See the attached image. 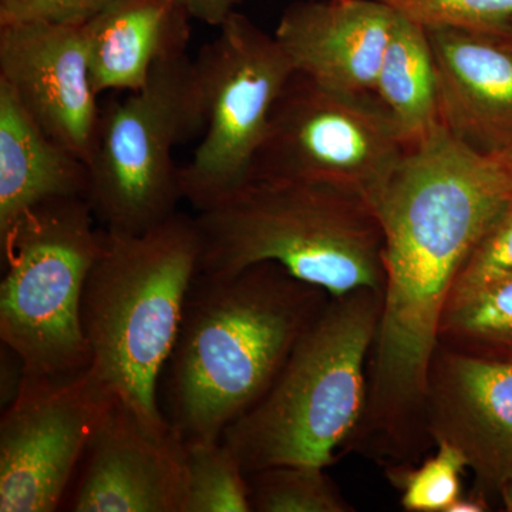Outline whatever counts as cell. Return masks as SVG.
I'll return each instance as SVG.
<instances>
[{
    "instance_id": "cell-1",
    "label": "cell",
    "mask_w": 512,
    "mask_h": 512,
    "mask_svg": "<svg viewBox=\"0 0 512 512\" xmlns=\"http://www.w3.org/2000/svg\"><path fill=\"white\" fill-rule=\"evenodd\" d=\"M511 198V151L478 153L440 124L407 148L376 201L384 286L359 433L380 450L406 453L427 433V379L448 296Z\"/></svg>"
},
{
    "instance_id": "cell-2",
    "label": "cell",
    "mask_w": 512,
    "mask_h": 512,
    "mask_svg": "<svg viewBox=\"0 0 512 512\" xmlns=\"http://www.w3.org/2000/svg\"><path fill=\"white\" fill-rule=\"evenodd\" d=\"M329 299L274 262L198 272L158 387L168 424L185 443L221 440L271 389Z\"/></svg>"
},
{
    "instance_id": "cell-3",
    "label": "cell",
    "mask_w": 512,
    "mask_h": 512,
    "mask_svg": "<svg viewBox=\"0 0 512 512\" xmlns=\"http://www.w3.org/2000/svg\"><path fill=\"white\" fill-rule=\"evenodd\" d=\"M202 274L274 262L330 298L383 292L384 237L375 207L333 185L254 178L194 217Z\"/></svg>"
},
{
    "instance_id": "cell-4",
    "label": "cell",
    "mask_w": 512,
    "mask_h": 512,
    "mask_svg": "<svg viewBox=\"0 0 512 512\" xmlns=\"http://www.w3.org/2000/svg\"><path fill=\"white\" fill-rule=\"evenodd\" d=\"M197 224L177 214L143 234L103 228L100 254L82 299L90 369L121 403L154 430L170 429L158 387L200 271Z\"/></svg>"
},
{
    "instance_id": "cell-5",
    "label": "cell",
    "mask_w": 512,
    "mask_h": 512,
    "mask_svg": "<svg viewBox=\"0 0 512 512\" xmlns=\"http://www.w3.org/2000/svg\"><path fill=\"white\" fill-rule=\"evenodd\" d=\"M380 313L382 293L373 289L329 299L271 389L222 434L245 473L335 463L365 417Z\"/></svg>"
},
{
    "instance_id": "cell-6",
    "label": "cell",
    "mask_w": 512,
    "mask_h": 512,
    "mask_svg": "<svg viewBox=\"0 0 512 512\" xmlns=\"http://www.w3.org/2000/svg\"><path fill=\"white\" fill-rule=\"evenodd\" d=\"M94 220L87 198H57L0 232V340L18 353L25 375L73 376L92 363L82 299L103 244Z\"/></svg>"
},
{
    "instance_id": "cell-7",
    "label": "cell",
    "mask_w": 512,
    "mask_h": 512,
    "mask_svg": "<svg viewBox=\"0 0 512 512\" xmlns=\"http://www.w3.org/2000/svg\"><path fill=\"white\" fill-rule=\"evenodd\" d=\"M194 60L165 57L143 89L101 110L89 170L96 220L116 234H143L184 200L174 148L204 131Z\"/></svg>"
},
{
    "instance_id": "cell-8",
    "label": "cell",
    "mask_w": 512,
    "mask_h": 512,
    "mask_svg": "<svg viewBox=\"0 0 512 512\" xmlns=\"http://www.w3.org/2000/svg\"><path fill=\"white\" fill-rule=\"evenodd\" d=\"M194 67L205 124L180 181L184 200L202 211L248 183L276 100L295 67L275 35L238 10L218 26Z\"/></svg>"
},
{
    "instance_id": "cell-9",
    "label": "cell",
    "mask_w": 512,
    "mask_h": 512,
    "mask_svg": "<svg viewBox=\"0 0 512 512\" xmlns=\"http://www.w3.org/2000/svg\"><path fill=\"white\" fill-rule=\"evenodd\" d=\"M406 153L375 94L335 92L295 72L276 100L249 180L316 181L375 207Z\"/></svg>"
},
{
    "instance_id": "cell-10",
    "label": "cell",
    "mask_w": 512,
    "mask_h": 512,
    "mask_svg": "<svg viewBox=\"0 0 512 512\" xmlns=\"http://www.w3.org/2000/svg\"><path fill=\"white\" fill-rule=\"evenodd\" d=\"M116 397L92 369L25 375L0 420V512H53Z\"/></svg>"
},
{
    "instance_id": "cell-11",
    "label": "cell",
    "mask_w": 512,
    "mask_h": 512,
    "mask_svg": "<svg viewBox=\"0 0 512 512\" xmlns=\"http://www.w3.org/2000/svg\"><path fill=\"white\" fill-rule=\"evenodd\" d=\"M0 82L46 134L87 164L101 110L84 25L0 26Z\"/></svg>"
},
{
    "instance_id": "cell-12",
    "label": "cell",
    "mask_w": 512,
    "mask_h": 512,
    "mask_svg": "<svg viewBox=\"0 0 512 512\" xmlns=\"http://www.w3.org/2000/svg\"><path fill=\"white\" fill-rule=\"evenodd\" d=\"M84 458L67 510L184 512L187 444L173 427L151 429L116 400Z\"/></svg>"
},
{
    "instance_id": "cell-13",
    "label": "cell",
    "mask_w": 512,
    "mask_h": 512,
    "mask_svg": "<svg viewBox=\"0 0 512 512\" xmlns=\"http://www.w3.org/2000/svg\"><path fill=\"white\" fill-rule=\"evenodd\" d=\"M426 427L434 443L463 454L478 490L500 493L512 477V360L439 346L427 379Z\"/></svg>"
},
{
    "instance_id": "cell-14",
    "label": "cell",
    "mask_w": 512,
    "mask_h": 512,
    "mask_svg": "<svg viewBox=\"0 0 512 512\" xmlns=\"http://www.w3.org/2000/svg\"><path fill=\"white\" fill-rule=\"evenodd\" d=\"M397 15L379 0H323L289 6L275 37L295 72L346 94H373Z\"/></svg>"
},
{
    "instance_id": "cell-15",
    "label": "cell",
    "mask_w": 512,
    "mask_h": 512,
    "mask_svg": "<svg viewBox=\"0 0 512 512\" xmlns=\"http://www.w3.org/2000/svg\"><path fill=\"white\" fill-rule=\"evenodd\" d=\"M439 119L464 146L491 154L512 146V43L467 30H427Z\"/></svg>"
},
{
    "instance_id": "cell-16",
    "label": "cell",
    "mask_w": 512,
    "mask_h": 512,
    "mask_svg": "<svg viewBox=\"0 0 512 512\" xmlns=\"http://www.w3.org/2000/svg\"><path fill=\"white\" fill-rule=\"evenodd\" d=\"M190 15L178 0H114L84 25L96 93L136 92L157 63L187 52Z\"/></svg>"
},
{
    "instance_id": "cell-17",
    "label": "cell",
    "mask_w": 512,
    "mask_h": 512,
    "mask_svg": "<svg viewBox=\"0 0 512 512\" xmlns=\"http://www.w3.org/2000/svg\"><path fill=\"white\" fill-rule=\"evenodd\" d=\"M87 195V164L46 134L0 82V232L43 202Z\"/></svg>"
},
{
    "instance_id": "cell-18",
    "label": "cell",
    "mask_w": 512,
    "mask_h": 512,
    "mask_svg": "<svg viewBox=\"0 0 512 512\" xmlns=\"http://www.w3.org/2000/svg\"><path fill=\"white\" fill-rule=\"evenodd\" d=\"M373 94L392 116L407 148L440 126L436 70L426 29L397 15Z\"/></svg>"
},
{
    "instance_id": "cell-19",
    "label": "cell",
    "mask_w": 512,
    "mask_h": 512,
    "mask_svg": "<svg viewBox=\"0 0 512 512\" xmlns=\"http://www.w3.org/2000/svg\"><path fill=\"white\" fill-rule=\"evenodd\" d=\"M439 346L512 360V276L450 299L440 320Z\"/></svg>"
},
{
    "instance_id": "cell-20",
    "label": "cell",
    "mask_w": 512,
    "mask_h": 512,
    "mask_svg": "<svg viewBox=\"0 0 512 512\" xmlns=\"http://www.w3.org/2000/svg\"><path fill=\"white\" fill-rule=\"evenodd\" d=\"M185 444L184 512H252L248 474L231 448L222 440Z\"/></svg>"
},
{
    "instance_id": "cell-21",
    "label": "cell",
    "mask_w": 512,
    "mask_h": 512,
    "mask_svg": "<svg viewBox=\"0 0 512 512\" xmlns=\"http://www.w3.org/2000/svg\"><path fill=\"white\" fill-rule=\"evenodd\" d=\"M252 512L353 511L325 468L288 464L248 474Z\"/></svg>"
},
{
    "instance_id": "cell-22",
    "label": "cell",
    "mask_w": 512,
    "mask_h": 512,
    "mask_svg": "<svg viewBox=\"0 0 512 512\" xmlns=\"http://www.w3.org/2000/svg\"><path fill=\"white\" fill-rule=\"evenodd\" d=\"M437 451L421 466L394 467L390 471L393 484L402 490V507L409 512H447L463 494L467 461L453 444L436 441Z\"/></svg>"
},
{
    "instance_id": "cell-23",
    "label": "cell",
    "mask_w": 512,
    "mask_h": 512,
    "mask_svg": "<svg viewBox=\"0 0 512 512\" xmlns=\"http://www.w3.org/2000/svg\"><path fill=\"white\" fill-rule=\"evenodd\" d=\"M426 30L454 29L504 36L512 25V0H379Z\"/></svg>"
},
{
    "instance_id": "cell-24",
    "label": "cell",
    "mask_w": 512,
    "mask_h": 512,
    "mask_svg": "<svg viewBox=\"0 0 512 512\" xmlns=\"http://www.w3.org/2000/svg\"><path fill=\"white\" fill-rule=\"evenodd\" d=\"M508 276H512V198L491 222L461 266L448 301L476 292Z\"/></svg>"
},
{
    "instance_id": "cell-25",
    "label": "cell",
    "mask_w": 512,
    "mask_h": 512,
    "mask_svg": "<svg viewBox=\"0 0 512 512\" xmlns=\"http://www.w3.org/2000/svg\"><path fill=\"white\" fill-rule=\"evenodd\" d=\"M114 0H0V26L45 22L83 26Z\"/></svg>"
},
{
    "instance_id": "cell-26",
    "label": "cell",
    "mask_w": 512,
    "mask_h": 512,
    "mask_svg": "<svg viewBox=\"0 0 512 512\" xmlns=\"http://www.w3.org/2000/svg\"><path fill=\"white\" fill-rule=\"evenodd\" d=\"M0 357V402L5 410L19 396L25 380V365L15 350L3 343Z\"/></svg>"
},
{
    "instance_id": "cell-27",
    "label": "cell",
    "mask_w": 512,
    "mask_h": 512,
    "mask_svg": "<svg viewBox=\"0 0 512 512\" xmlns=\"http://www.w3.org/2000/svg\"><path fill=\"white\" fill-rule=\"evenodd\" d=\"M192 20L218 28L245 0H178Z\"/></svg>"
},
{
    "instance_id": "cell-28",
    "label": "cell",
    "mask_w": 512,
    "mask_h": 512,
    "mask_svg": "<svg viewBox=\"0 0 512 512\" xmlns=\"http://www.w3.org/2000/svg\"><path fill=\"white\" fill-rule=\"evenodd\" d=\"M490 510L485 493L476 491L468 495L461 494L460 497L448 507L447 512H484Z\"/></svg>"
},
{
    "instance_id": "cell-29",
    "label": "cell",
    "mask_w": 512,
    "mask_h": 512,
    "mask_svg": "<svg viewBox=\"0 0 512 512\" xmlns=\"http://www.w3.org/2000/svg\"><path fill=\"white\" fill-rule=\"evenodd\" d=\"M500 494L503 498L505 511L512 512V477L508 478L503 487L500 488Z\"/></svg>"
},
{
    "instance_id": "cell-30",
    "label": "cell",
    "mask_w": 512,
    "mask_h": 512,
    "mask_svg": "<svg viewBox=\"0 0 512 512\" xmlns=\"http://www.w3.org/2000/svg\"><path fill=\"white\" fill-rule=\"evenodd\" d=\"M503 37H505V39L510 40V42L512 43V25L510 26V29H508V32L505 33Z\"/></svg>"
},
{
    "instance_id": "cell-31",
    "label": "cell",
    "mask_w": 512,
    "mask_h": 512,
    "mask_svg": "<svg viewBox=\"0 0 512 512\" xmlns=\"http://www.w3.org/2000/svg\"><path fill=\"white\" fill-rule=\"evenodd\" d=\"M511 148H512V146H511Z\"/></svg>"
}]
</instances>
